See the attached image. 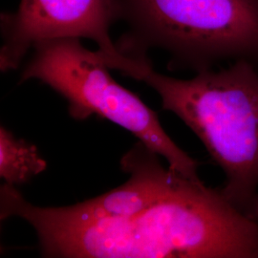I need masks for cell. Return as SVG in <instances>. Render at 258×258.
Listing matches in <instances>:
<instances>
[{"mask_svg":"<svg viewBox=\"0 0 258 258\" xmlns=\"http://www.w3.org/2000/svg\"><path fill=\"white\" fill-rule=\"evenodd\" d=\"M131 33L120 52H166L171 70L196 73L223 61L258 65V0H120Z\"/></svg>","mask_w":258,"mask_h":258,"instance_id":"3957f363","label":"cell"},{"mask_svg":"<svg viewBox=\"0 0 258 258\" xmlns=\"http://www.w3.org/2000/svg\"><path fill=\"white\" fill-rule=\"evenodd\" d=\"M33 51L20 83L37 80L46 84L67 101L75 120L95 115L110 120L166 159L171 169L201 180L198 162L167 135L156 112L112 78L98 50L86 49L80 38L66 37L40 42Z\"/></svg>","mask_w":258,"mask_h":258,"instance_id":"277c9868","label":"cell"},{"mask_svg":"<svg viewBox=\"0 0 258 258\" xmlns=\"http://www.w3.org/2000/svg\"><path fill=\"white\" fill-rule=\"evenodd\" d=\"M122 15L120 0H21L17 12L2 16V72L19 67L38 43L56 38H88L110 69L142 81L153 68L148 58L122 54L113 43L111 24Z\"/></svg>","mask_w":258,"mask_h":258,"instance_id":"5b68a950","label":"cell"},{"mask_svg":"<svg viewBox=\"0 0 258 258\" xmlns=\"http://www.w3.org/2000/svg\"><path fill=\"white\" fill-rule=\"evenodd\" d=\"M247 60L181 80L152 68L143 82L203 143L225 174L221 188L241 213L258 222V71Z\"/></svg>","mask_w":258,"mask_h":258,"instance_id":"7a4b0ae2","label":"cell"},{"mask_svg":"<svg viewBox=\"0 0 258 258\" xmlns=\"http://www.w3.org/2000/svg\"><path fill=\"white\" fill-rule=\"evenodd\" d=\"M146 145L138 143L120 160L128 180L120 186L96 198L69 207L44 208L26 201L17 186L0 187V218L11 217L33 223L80 224L128 216L156 201L174 183L180 172L166 167Z\"/></svg>","mask_w":258,"mask_h":258,"instance_id":"8992f818","label":"cell"},{"mask_svg":"<svg viewBox=\"0 0 258 258\" xmlns=\"http://www.w3.org/2000/svg\"><path fill=\"white\" fill-rule=\"evenodd\" d=\"M47 162L36 146L17 138L5 126H0V177L5 184L19 186L45 171Z\"/></svg>","mask_w":258,"mask_h":258,"instance_id":"52a82bcc","label":"cell"},{"mask_svg":"<svg viewBox=\"0 0 258 258\" xmlns=\"http://www.w3.org/2000/svg\"><path fill=\"white\" fill-rule=\"evenodd\" d=\"M31 226L44 257L258 258V222L237 211L220 187L183 174L128 216Z\"/></svg>","mask_w":258,"mask_h":258,"instance_id":"6da1fadb","label":"cell"}]
</instances>
